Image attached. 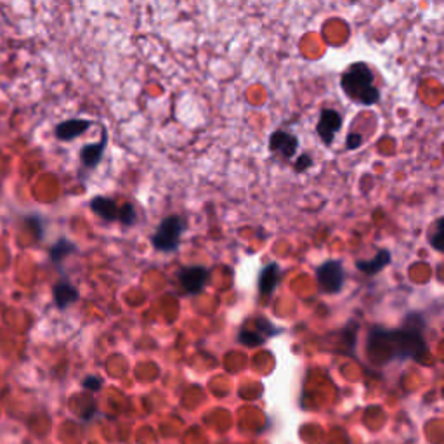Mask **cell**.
<instances>
[{"mask_svg": "<svg viewBox=\"0 0 444 444\" xmlns=\"http://www.w3.org/2000/svg\"><path fill=\"white\" fill-rule=\"evenodd\" d=\"M92 125L91 120H82V118H72L65 120L56 127V138L61 141H72L82 136L85 131Z\"/></svg>", "mask_w": 444, "mask_h": 444, "instance_id": "10", "label": "cell"}, {"mask_svg": "<svg viewBox=\"0 0 444 444\" xmlns=\"http://www.w3.org/2000/svg\"><path fill=\"white\" fill-rule=\"evenodd\" d=\"M316 278L321 292H325V294H339L344 287V280H346L342 262L327 261L318 268Z\"/></svg>", "mask_w": 444, "mask_h": 444, "instance_id": "4", "label": "cell"}, {"mask_svg": "<svg viewBox=\"0 0 444 444\" xmlns=\"http://www.w3.org/2000/svg\"><path fill=\"white\" fill-rule=\"evenodd\" d=\"M363 144V136L361 134H356V132H353V134L347 136V141H346V148L347 150L354 151L358 150Z\"/></svg>", "mask_w": 444, "mask_h": 444, "instance_id": "19", "label": "cell"}, {"mask_svg": "<svg viewBox=\"0 0 444 444\" xmlns=\"http://www.w3.org/2000/svg\"><path fill=\"white\" fill-rule=\"evenodd\" d=\"M106 144H108V138H106V132H103V139L99 141V143L87 144V146L82 148V151H80V160H82V165L85 169H94V166L99 165L103 155H105Z\"/></svg>", "mask_w": 444, "mask_h": 444, "instance_id": "11", "label": "cell"}, {"mask_svg": "<svg viewBox=\"0 0 444 444\" xmlns=\"http://www.w3.org/2000/svg\"><path fill=\"white\" fill-rule=\"evenodd\" d=\"M72 252H75V247L70 242H66V240H61L58 245H54L53 249H51V257H53V261H61V259H65L66 255L72 254Z\"/></svg>", "mask_w": 444, "mask_h": 444, "instance_id": "16", "label": "cell"}, {"mask_svg": "<svg viewBox=\"0 0 444 444\" xmlns=\"http://www.w3.org/2000/svg\"><path fill=\"white\" fill-rule=\"evenodd\" d=\"M309 166H313V158H311V155L304 153L299 157L297 162H295V172H304Z\"/></svg>", "mask_w": 444, "mask_h": 444, "instance_id": "18", "label": "cell"}, {"mask_svg": "<svg viewBox=\"0 0 444 444\" xmlns=\"http://www.w3.org/2000/svg\"><path fill=\"white\" fill-rule=\"evenodd\" d=\"M186 229V222L179 216L165 217L158 226L157 233L151 236V243L158 252H176L179 249L181 236Z\"/></svg>", "mask_w": 444, "mask_h": 444, "instance_id": "3", "label": "cell"}, {"mask_svg": "<svg viewBox=\"0 0 444 444\" xmlns=\"http://www.w3.org/2000/svg\"><path fill=\"white\" fill-rule=\"evenodd\" d=\"M443 235H444V219H438V226H436L434 235L431 236V245L432 249L443 252Z\"/></svg>", "mask_w": 444, "mask_h": 444, "instance_id": "17", "label": "cell"}, {"mask_svg": "<svg viewBox=\"0 0 444 444\" xmlns=\"http://www.w3.org/2000/svg\"><path fill=\"white\" fill-rule=\"evenodd\" d=\"M340 129H342V115L339 111L333 108H325L321 111L320 120H318L316 125V132L327 146H330L333 143V139L339 134Z\"/></svg>", "mask_w": 444, "mask_h": 444, "instance_id": "6", "label": "cell"}, {"mask_svg": "<svg viewBox=\"0 0 444 444\" xmlns=\"http://www.w3.org/2000/svg\"><path fill=\"white\" fill-rule=\"evenodd\" d=\"M207 280H209V269L203 266H188L179 273L181 287L186 290V294L196 295L205 288Z\"/></svg>", "mask_w": 444, "mask_h": 444, "instance_id": "7", "label": "cell"}, {"mask_svg": "<svg viewBox=\"0 0 444 444\" xmlns=\"http://www.w3.org/2000/svg\"><path fill=\"white\" fill-rule=\"evenodd\" d=\"M82 384H84L85 388H89V391L96 392V391H99V388H101L103 380L99 379V377H87V379H84Z\"/></svg>", "mask_w": 444, "mask_h": 444, "instance_id": "20", "label": "cell"}, {"mask_svg": "<svg viewBox=\"0 0 444 444\" xmlns=\"http://www.w3.org/2000/svg\"><path fill=\"white\" fill-rule=\"evenodd\" d=\"M340 87L351 101L373 106L380 101V91L373 84V72L366 63H354L340 77Z\"/></svg>", "mask_w": 444, "mask_h": 444, "instance_id": "2", "label": "cell"}, {"mask_svg": "<svg viewBox=\"0 0 444 444\" xmlns=\"http://www.w3.org/2000/svg\"><path fill=\"white\" fill-rule=\"evenodd\" d=\"M269 150L285 160H292L299 150V139L287 131H275L269 138Z\"/></svg>", "mask_w": 444, "mask_h": 444, "instance_id": "8", "label": "cell"}, {"mask_svg": "<svg viewBox=\"0 0 444 444\" xmlns=\"http://www.w3.org/2000/svg\"><path fill=\"white\" fill-rule=\"evenodd\" d=\"M118 221L125 226H132L138 221V214H136V209L132 203H125V205L120 207V212H118Z\"/></svg>", "mask_w": 444, "mask_h": 444, "instance_id": "15", "label": "cell"}, {"mask_svg": "<svg viewBox=\"0 0 444 444\" xmlns=\"http://www.w3.org/2000/svg\"><path fill=\"white\" fill-rule=\"evenodd\" d=\"M280 332L278 328L273 327L268 320H255L254 327H243L240 330V342L245 344V346L250 347H257L261 344H264L269 337L276 335Z\"/></svg>", "mask_w": 444, "mask_h": 444, "instance_id": "5", "label": "cell"}, {"mask_svg": "<svg viewBox=\"0 0 444 444\" xmlns=\"http://www.w3.org/2000/svg\"><path fill=\"white\" fill-rule=\"evenodd\" d=\"M391 259H392L391 252L380 250L379 254L372 259V261H356V268L360 269L361 273H365V275L373 276V275H377V273L382 271L386 266L391 264Z\"/></svg>", "mask_w": 444, "mask_h": 444, "instance_id": "14", "label": "cell"}, {"mask_svg": "<svg viewBox=\"0 0 444 444\" xmlns=\"http://www.w3.org/2000/svg\"><path fill=\"white\" fill-rule=\"evenodd\" d=\"M420 325H406L398 330L375 327L368 335V356L377 365L394 360H417L427 353Z\"/></svg>", "mask_w": 444, "mask_h": 444, "instance_id": "1", "label": "cell"}, {"mask_svg": "<svg viewBox=\"0 0 444 444\" xmlns=\"http://www.w3.org/2000/svg\"><path fill=\"white\" fill-rule=\"evenodd\" d=\"M54 302L59 309H66L68 306H72L73 302L79 301V290L73 287L68 281H59L58 285H54Z\"/></svg>", "mask_w": 444, "mask_h": 444, "instance_id": "13", "label": "cell"}, {"mask_svg": "<svg viewBox=\"0 0 444 444\" xmlns=\"http://www.w3.org/2000/svg\"><path fill=\"white\" fill-rule=\"evenodd\" d=\"M92 212L98 214L101 219L105 221H118V212H120V207L117 205V202L106 196H96L91 202Z\"/></svg>", "mask_w": 444, "mask_h": 444, "instance_id": "12", "label": "cell"}, {"mask_svg": "<svg viewBox=\"0 0 444 444\" xmlns=\"http://www.w3.org/2000/svg\"><path fill=\"white\" fill-rule=\"evenodd\" d=\"M280 278L281 271L276 262H269L268 266H264L261 276H259V292H261L262 297H271L275 294L278 283H280Z\"/></svg>", "mask_w": 444, "mask_h": 444, "instance_id": "9", "label": "cell"}]
</instances>
